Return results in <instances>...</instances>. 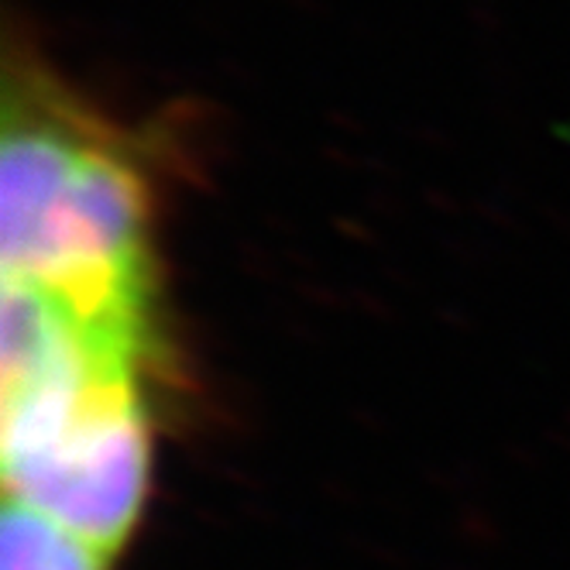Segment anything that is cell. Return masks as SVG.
Here are the masks:
<instances>
[{"mask_svg": "<svg viewBox=\"0 0 570 570\" xmlns=\"http://www.w3.org/2000/svg\"><path fill=\"white\" fill-rule=\"evenodd\" d=\"M155 183L135 135L79 100L35 56L4 72V275L87 309L158 303Z\"/></svg>", "mask_w": 570, "mask_h": 570, "instance_id": "obj_1", "label": "cell"}, {"mask_svg": "<svg viewBox=\"0 0 570 570\" xmlns=\"http://www.w3.org/2000/svg\"><path fill=\"white\" fill-rule=\"evenodd\" d=\"M0 570H107V553L49 515L8 499L0 529Z\"/></svg>", "mask_w": 570, "mask_h": 570, "instance_id": "obj_2", "label": "cell"}]
</instances>
